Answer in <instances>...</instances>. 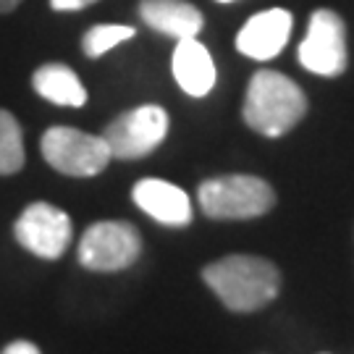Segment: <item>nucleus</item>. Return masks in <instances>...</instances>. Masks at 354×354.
I'll list each match as a JSON object with an SVG mask.
<instances>
[{"instance_id": "f257e3e1", "label": "nucleus", "mask_w": 354, "mask_h": 354, "mask_svg": "<svg viewBox=\"0 0 354 354\" xmlns=\"http://www.w3.org/2000/svg\"><path fill=\"white\" fill-rule=\"evenodd\" d=\"M203 279L234 313H254L273 302L281 289L279 268L254 254L221 257L205 268Z\"/></svg>"}, {"instance_id": "f03ea898", "label": "nucleus", "mask_w": 354, "mask_h": 354, "mask_svg": "<svg viewBox=\"0 0 354 354\" xmlns=\"http://www.w3.org/2000/svg\"><path fill=\"white\" fill-rule=\"evenodd\" d=\"M307 113V97L289 76L263 68L252 76L244 97V121L247 127L266 134L281 137L297 127Z\"/></svg>"}, {"instance_id": "7ed1b4c3", "label": "nucleus", "mask_w": 354, "mask_h": 354, "mask_svg": "<svg viewBox=\"0 0 354 354\" xmlns=\"http://www.w3.org/2000/svg\"><path fill=\"white\" fill-rule=\"evenodd\" d=\"M197 200L207 218L247 221V218L266 215L276 203V194L263 178L234 174V176H215L203 181Z\"/></svg>"}, {"instance_id": "20e7f679", "label": "nucleus", "mask_w": 354, "mask_h": 354, "mask_svg": "<svg viewBox=\"0 0 354 354\" xmlns=\"http://www.w3.org/2000/svg\"><path fill=\"white\" fill-rule=\"evenodd\" d=\"M45 160L66 176H97L111 163V147L102 137L71 127H50L42 134Z\"/></svg>"}, {"instance_id": "39448f33", "label": "nucleus", "mask_w": 354, "mask_h": 354, "mask_svg": "<svg viewBox=\"0 0 354 354\" xmlns=\"http://www.w3.org/2000/svg\"><path fill=\"white\" fill-rule=\"evenodd\" d=\"M140 252V231L127 221H100L89 226L79 241V263L102 273L134 266Z\"/></svg>"}, {"instance_id": "423d86ee", "label": "nucleus", "mask_w": 354, "mask_h": 354, "mask_svg": "<svg viewBox=\"0 0 354 354\" xmlns=\"http://www.w3.org/2000/svg\"><path fill=\"white\" fill-rule=\"evenodd\" d=\"M168 134V113L160 105H140L108 124L102 140L118 160H137L150 155Z\"/></svg>"}, {"instance_id": "0eeeda50", "label": "nucleus", "mask_w": 354, "mask_h": 354, "mask_svg": "<svg viewBox=\"0 0 354 354\" xmlns=\"http://www.w3.org/2000/svg\"><path fill=\"white\" fill-rule=\"evenodd\" d=\"M299 64L317 76H339L346 68V29L339 13L320 8L310 16L299 42Z\"/></svg>"}, {"instance_id": "6e6552de", "label": "nucleus", "mask_w": 354, "mask_h": 354, "mask_svg": "<svg viewBox=\"0 0 354 354\" xmlns=\"http://www.w3.org/2000/svg\"><path fill=\"white\" fill-rule=\"evenodd\" d=\"M13 234L19 244L32 254L55 260L71 244V218L55 205L35 203L19 215Z\"/></svg>"}, {"instance_id": "1a4fd4ad", "label": "nucleus", "mask_w": 354, "mask_h": 354, "mask_svg": "<svg viewBox=\"0 0 354 354\" xmlns=\"http://www.w3.org/2000/svg\"><path fill=\"white\" fill-rule=\"evenodd\" d=\"M291 26H294V16L283 8L254 13L236 35V48L241 55L252 61H270L286 48Z\"/></svg>"}, {"instance_id": "9d476101", "label": "nucleus", "mask_w": 354, "mask_h": 354, "mask_svg": "<svg viewBox=\"0 0 354 354\" xmlns=\"http://www.w3.org/2000/svg\"><path fill=\"white\" fill-rule=\"evenodd\" d=\"M134 203L140 210L155 218L163 226H189L192 223V203L189 194L184 189H178L176 184L163 181V178H142L134 184L131 192Z\"/></svg>"}, {"instance_id": "9b49d317", "label": "nucleus", "mask_w": 354, "mask_h": 354, "mask_svg": "<svg viewBox=\"0 0 354 354\" xmlns=\"http://www.w3.org/2000/svg\"><path fill=\"white\" fill-rule=\"evenodd\" d=\"M140 16L165 37L189 39L203 32V13L187 0H142Z\"/></svg>"}, {"instance_id": "f8f14e48", "label": "nucleus", "mask_w": 354, "mask_h": 354, "mask_svg": "<svg viewBox=\"0 0 354 354\" xmlns=\"http://www.w3.org/2000/svg\"><path fill=\"white\" fill-rule=\"evenodd\" d=\"M174 76L178 87L192 97H205L215 87V64L197 37L178 39L174 50Z\"/></svg>"}, {"instance_id": "ddd939ff", "label": "nucleus", "mask_w": 354, "mask_h": 354, "mask_svg": "<svg viewBox=\"0 0 354 354\" xmlns=\"http://www.w3.org/2000/svg\"><path fill=\"white\" fill-rule=\"evenodd\" d=\"M32 84L39 97L55 105H66V108H82L87 102V89L82 84V79L68 68L66 64H45L39 66Z\"/></svg>"}, {"instance_id": "4468645a", "label": "nucleus", "mask_w": 354, "mask_h": 354, "mask_svg": "<svg viewBox=\"0 0 354 354\" xmlns=\"http://www.w3.org/2000/svg\"><path fill=\"white\" fill-rule=\"evenodd\" d=\"M24 168V137L21 127L8 111L0 108V176H11Z\"/></svg>"}, {"instance_id": "2eb2a0df", "label": "nucleus", "mask_w": 354, "mask_h": 354, "mask_svg": "<svg viewBox=\"0 0 354 354\" xmlns=\"http://www.w3.org/2000/svg\"><path fill=\"white\" fill-rule=\"evenodd\" d=\"M134 37V26H124V24H100L92 26L84 39H82V50L87 58H100L102 53L113 50L115 45L127 42V39Z\"/></svg>"}, {"instance_id": "dca6fc26", "label": "nucleus", "mask_w": 354, "mask_h": 354, "mask_svg": "<svg viewBox=\"0 0 354 354\" xmlns=\"http://www.w3.org/2000/svg\"><path fill=\"white\" fill-rule=\"evenodd\" d=\"M97 0H50L53 11H79V8H87Z\"/></svg>"}, {"instance_id": "f3484780", "label": "nucleus", "mask_w": 354, "mask_h": 354, "mask_svg": "<svg viewBox=\"0 0 354 354\" xmlns=\"http://www.w3.org/2000/svg\"><path fill=\"white\" fill-rule=\"evenodd\" d=\"M3 354H39V349L32 342H13L3 349Z\"/></svg>"}, {"instance_id": "a211bd4d", "label": "nucleus", "mask_w": 354, "mask_h": 354, "mask_svg": "<svg viewBox=\"0 0 354 354\" xmlns=\"http://www.w3.org/2000/svg\"><path fill=\"white\" fill-rule=\"evenodd\" d=\"M19 3H21V0H0V13H8V11H13V8H19Z\"/></svg>"}, {"instance_id": "6ab92c4d", "label": "nucleus", "mask_w": 354, "mask_h": 354, "mask_svg": "<svg viewBox=\"0 0 354 354\" xmlns=\"http://www.w3.org/2000/svg\"><path fill=\"white\" fill-rule=\"evenodd\" d=\"M218 3H234V0H218Z\"/></svg>"}]
</instances>
